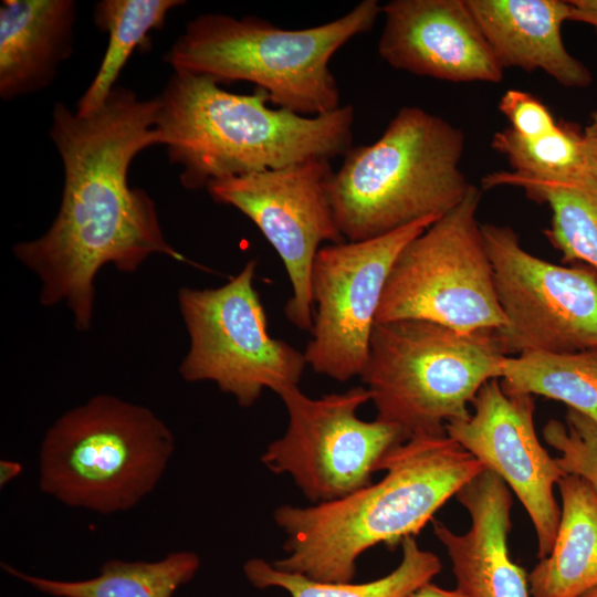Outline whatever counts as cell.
Segmentation results:
<instances>
[{"label":"cell","instance_id":"cell-8","mask_svg":"<svg viewBox=\"0 0 597 597\" xmlns=\"http://www.w3.org/2000/svg\"><path fill=\"white\" fill-rule=\"evenodd\" d=\"M467 196L400 251L388 275L376 323L422 320L460 333L498 331L506 320L478 210Z\"/></svg>","mask_w":597,"mask_h":597},{"label":"cell","instance_id":"cell-25","mask_svg":"<svg viewBox=\"0 0 597 597\" xmlns=\"http://www.w3.org/2000/svg\"><path fill=\"white\" fill-rule=\"evenodd\" d=\"M491 146L507 159L512 171L526 176L569 177L587 168L582 129L574 124L561 122L555 132L537 138H524L506 127L493 135Z\"/></svg>","mask_w":597,"mask_h":597},{"label":"cell","instance_id":"cell-29","mask_svg":"<svg viewBox=\"0 0 597 597\" xmlns=\"http://www.w3.org/2000/svg\"><path fill=\"white\" fill-rule=\"evenodd\" d=\"M570 11L568 21L593 27L597 33V0H568Z\"/></svg>","mask_w":597,"mask_h":597},{"label":"cell","instance_id":"cell-12","mask_svg":"<svg viewBox=\"0 0 597 597\" xmlns=\"http://www.w3.org/2000/svg\"><path fill=\"white\" fill-rule=\"evenodd\" d=\"M437 219L425 218L369 240L320 248L311 274L312 337L304 350L306 365L315 373L337 381L360 377L394 262Z\"/></svg>","mask_w":597,"mask_h":597},{"label":"cell","instance_id":"cell-16","mask_svg":"<svg viewBox=\"0 0 597 597\" xmlns=\"http://www.w3.org/2000/svg\"><path fill=\"white\" fill-rule=\"evenodd\" d=\"M455 496L470 514V530L458 534L434 519L432 526L451 561L457 588L468 597H530L527 575L509 554L513 503L506 483L484 469Z\"/></svg>","mask_w":597,"mask_h":597},{"label":"cell","instance_id":"cell-9","mask_svg":"<svg viewBox=\"0 0 597 597\" xmlns=\"http://www.w3.org/2000/svg\"><path fill=\"white\" fill-rule=\"evenodd\" d=\"M256 261L250 260L226 284L180 287L178 306L189 336L179 365L188 383L212 381L241 407L255 404L264 389L277 395L297 386L304 353L268 331L266 314L254 287Z\"/></svg>","mask_w":597,"mask_h":597},{"label":"cell","instance_id":"cell-1","mask_svg":"<svg viewBox=\"0 0 597 597\" xmlns=\"http://www.w3.org/2000/svg\"><path fill=\"white\" fill-rule=\"evenodd\" d=\"M157 112V97L122 86L88 116L61 102L53 107L50 137L64 170L60 210L46 232L12 251L39 277L41 304H66L80 332L92 326L103 266L134 273L153 254L193 264L165 239L150 196L128 184L132 160L159 145Z\"/></svg>","mask_w":597,"mask_h":597},{"label":"cell","instance_id":"cell-24","mask_svg":"<svg viewBox=\"0 0 597 597\" xmlns=\"http://www.w3.org/2000/svg\"><path fill=\"white\" fill-rule=\"evenodd\" d=\"M402 558L388 575L367 583L317 582L300 574L284 572L262 558H251L243 570L258 588L280 587L291 597H410L442 568L439 557L421 549L415 536L401 542Z\"/></svg>","mask_w":597,"mask_h":597},{"label":"cell","instance_id":"cell-10","mask_svg":"<svg viewBox=\"0 0 597 597\" xmlns=\"http://www.w3.org/2000/svg\"><path fill=\"white\" fill-rule=\"evenodd\" d=\"M287 411L284 434L261 457L273 473H287L314 504L344 498L371 484L387 453L406 439L383 421L357 417L370 400L366 387L311 398L297 386L279 394Z\"/></svg>","mask_w":597,"mask_h":597},{"label":"cell","instance_id":"cell-5","mask_svg":"<svg viewBox=\"0 0 597 597\" xmlns=\"http://www.w3.org/2000/svg\"><path fill=\"white\" fill-rule=\"evenodd\" d=\"M464 142L443 117L404 106L376 142L352 147L328 184L345 240L378 238L455 207L472 187L460 167Z\"/></svg>","mask_w":597,"mask_h":597},{"label":"cell","instance_id":"cell-7","mask_svg":"<svg viewBox=\"0 0 597 597\" xmlns=\"http://www.w3.org/2000/svg\"><path fill=\"white\" fill-rule=\"evenodd\" d=\"M174 450L172 432L150 409L97 395L46 431L39 486L73 507L126 511L154 490Z\"/></svg>","mask_w":597,"mask_h":597},{"label":"cell","instance_id":"cell-18","mask_svg":"<svg viewBox=\"0 0 597 597\" xmlns=\"http://www.w3.org/2000/svg\"><path fill=\"white\" fill-rule=\"evenodd\" d=\"M76 2L4 0L0 6V96L48 87L73 52Z\"/></svg>","mask_w":597,"mask_h":597},{"label":"cell","instance_id":"cell-6","mask_svg":"<svg viewBox=\"0 0 597 597\" xmlns=\"http://www.w3.org/2000/svg\"><path fill=\"white\" fill-rule=\"evenodd\" d=\"M506 356L495 331L460 333L422 321L376 323L360 375L376 419L405 439L446 434V425L470 415L481 387L500 379Z\"/></svg>","mask_w":597,"mask_h":597},{"label":"cell","instance_id":"cell-26","mask_svg":"<svg viewBox=\"0 0 597 597\" xmlns=\"http://www.w3.org/2000/svg\"><path fill=\"white\" fill-rule=\"evenodd\" d=\"M542 433L559 452L555 460L563 472L582 478L597 494V422L567 408L565 421L548 420Z\"/></svg>","mask_w":597,"mask_h":597},{"label":"cell","instance_id":"cell-23","mask_svg":"<svg viewBox=\"0 0 597 597\" xmlns=\"http://www.w3.org/2000/svg\"><path fill=\"white\" fill-rule=\"evenodd\" d=\"M180 0H102L94 6V22L108 33V44L101 65L77 102L75 113L88 116L95 113L115 88V82L139 46L146 48L149 33L160 30L168 12L180 7Z\"/></svg>","mask_w":597,"mask_h":597},{"label":"cell","instance_id":"cell-22","mask_svg":"<svg viewBox=\"0 0 597 597\" xmlns=\"http://www.w3.org/2000/svg\"><path fill=\"white\" fill-rule=\"evenodd\" d=\"M500 383L507 394L554 399L597 422L596 349L504 356Z\"/></svg>","mask_w":597,"mask_h":597},{"label":"cell","instance_id":"cell-32","mask_svg":"<svg viewBox=\"0 0 597 597\" xmlns=\"http://www.w3.org/2000/svg\"><path fill=\"white\" fill-rule=\"evenodd\" d=\"M578 597H597V586L585 591L584 594H582L580 596Z\"/></svg>","mask_w":597,"mask_h":597},{"label":"cell","instance_id":"cell-14","mask_svg":"<svg viewBox=\"0 0 597 597\" xmlns=\"http://www.w3.org/2000/svg\"><path fill=\"white\" fill-rule=\"evenodd\" d=\"M471 406L467 418L446 425V432L513 490L533 523L537 556L543 558L561 519L554 485L565 473L538 440L534 396L507 394L500 379H491Z\"/></svg>","mask_w":597,"mask_h":597},{"label":"cell","instance_id":"cell-2","mask_svg":"<svg viewBox=\"0 0 597 597\" xmlns=\"http://www.w3.org/2000/svg\"><path fill=\"white\" fill-rule=\"evenodd\" d=\"M485 467L447 433L417 436L384 458V478L344 498L306 507L281 505L274 521L286 556L273 565L317 582L349 583L356 561L377 544L415 536Z\"/></svg>","mask_w":597,"mask_h":597},{"label":"cell","instance_id":"cell-33","mask_svg":"<svg viewBox=\"0 0 597 597\" xmlns=\"http://www.w3.org/2000/svg\"><path fill=\"white\" fill-rule=\"evenodd\" d=\"M591 123L597 126V111L591 113Z\"/></svg>","mask_w":597,"mask_h":597},{"label":"cell","instance_id":"cell-30","mask_svg":"<svg viewBox=\"0 0 597 597\" xmlns=\"http://www.w3.org/2000/svg\"><path fill=\"white\" fill-rule=\"evenodd\" d=\"M410 597H468L460 589L453 590L441 588L431 582L419 587Z\"/></svg>","mask_w":597,"mask_h":597},{"label":"cell","instance_id":"cell-19","mask_svg":"<svg viewBox=\"0 0 597 597\" xmlns=\"http://www.w3.org/2000/svg\"><path fill=\"white\" fill-rule=\"evenodd\" d=\"M557 485V533L549 554L527 575L531 597H578L597 586V494L572 474Z\"/></svg>","mask_w":597,"mask_h":597},{"label":"cell","instance_id":"cell-28","mask_svg":"<svg viewBox=\"0 0 597 597\" xmlns=\"http://www.w3.org/2000/svg\"><path fill=\"white\" fill-rule=\"evenodd\" d=\"M582 147L585 165L597 181V126L593 123L582 129Z\"/></svg>","mask_w":597,"mask_h":597},{"label":"cell","instance_id":"cell-4","mask_svg":"<svg viewBox=\"0 0 597 597\" xmlns=\"http://www.w3.org/2000/svg\"><path fill=\"white\" fill-rule=\"evenodd\" d=\"M381 6L363 0L338 19L294 30L252 15L202 13L187 22L164 59L176 73L203 76L219 85L250 82L279 108L323 115L342 106L331 59L373 29Z\"/></svg>","mask_w":597,"mask_h":597},{"label":"cell","instance_id":"cell-13","mask_svg":"<svg viewBox=\"0 0 597 597\" xmlns=\"http://www.w3.org/2000/svg\"><path fill=\"white\" fill-rule=\"evenodd\" d=\"M331 160L310 158L281 168L212 180L206 187L218 203L247 216L281 258L293 294L287 320L312 331V266L323 242L346 241L338 230L328 197Z\"/></svg>","mask_w":597,"mask_h":597},{"label":"cell","instance_id":"cell-20","mask_svg":"<svg viewBox=\"0 0 597 597\" xmlns=\"http://www.w3.org/2000/svg\"><path fill=\"white\" fill-rule=\"evenodd\" d=\"M482 188H521L526 197L549 207V228L544 234L566 263L584 264L597 272V181L586 168L561 178L533 177L515 171H493Z\"/></svg>","mask_w":597,"mask_h":597},{"label":"cell","instance_id":"cell-3","mask_svg":"<svg viewBox=\"0 0 597 597\" xmlns=\"http://www.w3.org/2000/svg\"><path fill=\"white\" fill-rule=\"evenodd\" d=\"M157 101L159 145L189 190L310 158L344 157L353 147L352 105L303 116L270 108L261 88L237 94L210 78L176 72Z\"/></svg>","mask_w":597,"mask_h":597},{"label":"cell","instance_id":"cell-15","mask_svg":"<svg viewBox=\"0 0 597 597\" xmlns=\"http://www.w3.org/2000/svg\"><path fill=\"white\" fill-rule=\"evenodd\" d=\"M381 14L377 48L391 67L452 83L503 80L467 0H391Z\"/></svg>","mask_w":597,"mask_h":597},{"label":"cell","instance_id":"cell-31","mask_svg":"<svg viewBox=\"0 0 597 597\" xmlns=\"http://www.w3.org/2000/svg\"><path fill=\"white\" fill-rule=\"evenodd\" d=\"M22 471V465L17 461L2 459L0 461V485L3 486Z\"/></svg>","mask_w":597,"mask_h":597},{"label":"cell","instance_id":"cell-11","mask_svg":"<svg viewBox=\"0 0 597 597\" xmlns=\"http://www.w3.org/2000/svg\"><path fill=\"white\" fill-rule=\"evenodd\" d=\"M481 228L506 320L495 331L503 353L597 350V272L533 255L512 227Z\"/></svg>","mask_w":597,"mask_h":597},{"label":"cell","instance_id":"cell-17","mask_svg":"<svg viewBox=\"0 0 597 597\" xmlns=\"http://www.w3.org/2000/svg\"><path fill=\"white\" fill-rule=\"evenodd\" d=\"M502 69L541 70L566 87H587L593 75L562 38L570 7L564 0H467Z\"/></svg>","mask_w":597,"mask_h":597},{"label":"cell","instance_id":"cell-27","mask_svg":"<svg viewBox=\"0 0 597 597\" xmlns=\"http://www.w3.org/2000/svg\"><path fill=\"white\" fill-rule=\"evenodd\" d=\"M499 109L509 121V127L524 138L542 137L558 128L548 107L525 91H505L500 98Z\"/></svg>","mask_w":597,"mask_h":597},{"label":"cell","instance_id":"cell-21","mask_svg":"<svg viewBox=\"0 0 597 597\" xmlns=\"http://www.w3.org/2000/svg\"><path fill=\"white\" fill-rule=\"evenodd\" d=\"M199 556L189 551L170 553L157 562L111 559L97 576L84 580H57L23 573L2 564L11 576L54 597H172L196 575Z\"/></svg>","mask_w":597,"mask_h":597}]
</instances>
